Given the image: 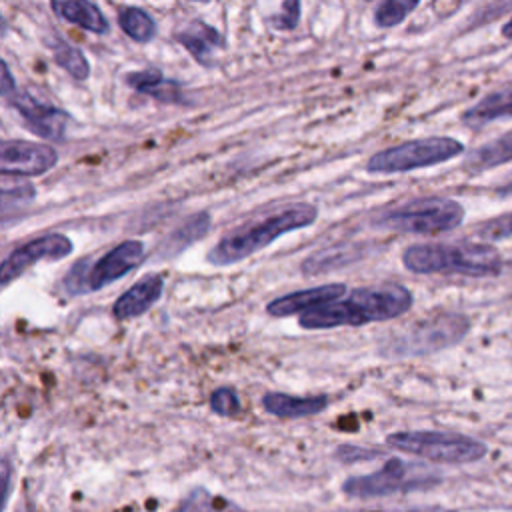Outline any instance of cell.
Wrapping results in <instances>:
<instances>
[{"instance_id":"d4e9b609","label":"cell","mask_w":512,"mask_h":512,"mask_svg":"<svg viewBox=\"0 0 512 512\" xmlns=\"http://www.w3.org/2000/svg\"><path fill=\"white\" fill-rule=\"evenodd\" d=\"M172 512H246V510H242L238 504H234L224 496L212 494L204 488H196Z\"/></svg>"},{"instance_id":"9c48e42d","label":"cell","mask_w":512,"mask_h":512,"mask_svg":"<svg viewBox=\"0 0 512 512\" xmlns=\"http://www.w3.org/2000/svg\"><path fill=\"white\" fill-rule=\"evenodd\" d=\"M74 250L72 240L66 234L60 232H48L42 236H36L20 246H16L0 266V284L2 288H8L16 278H20L30 266L50 260H62L70 256Z\"/></svg>"},{"instance_id":"e575fe53","label":"cell","mask_w":512,"mask_h":512,"mask_svg":"<svg viewBox=\"0 0 512 512\" xmlns=\"http://www.w3.org/2000/svg\"><path fill=\"white\" fill-rule=\"evenodd\" d=\"M496 194L498 196H512V174L508 180H504L498 188H496Z\"/></svg>"},{"instance_id":"2e32d148","label":"cell","mask_w":512,"mask_h":512,"mask_svg":"<svg viewBox=\"0 0 512 512\" xmlns=\"http://www.w3.org/2000/svg\"><path fill=\"white\" fill-rule=\"evenodd\" d=\"M124 84L132 88L134 92L146 94L154 100L166 102V104H182L184 94L180 88V82L174 78H166L162 70L158 68H144V70H132L124 74Z\"/></svg>"},{"instance_id":"e0dca14e","label":"cell","mask_w":512,"mask_h":512,"mask_svg":"<svg viewBox=\"0 0 512 512\" xmlns=\"http://www.w3.org/2000/svg\"><path fill=\"white\" fill-rule=\"evenodd\" d=\"M330 398L326 394L318 396H294L286 392H266L262 396V408L278 418H306L320 414L328 408Z\"/></svg>"},{"instance_id":"4316f807","label":"cell","mask_w":512,"mask_h":512,"mask_svg":"<svg viewBox=\"0 0 512 512\" xmlns=\"http://www.w3.org/2000/svg\"><path fill=\"white\" fill-rule=\"evenodd\" d=\"M36 196V188L30 182H14L8 186L6 182L2 184V218L6 220L10 210L24 208L28 206Z\"/></svg>"},{"instance_id":"8fae6325","label":"cell","mask_w":512,"mask_h":512,"mask_svg":"<svg viewBox=\"0 0 512 512\" xmlns=\"http://www.w3.org/2000/svg\"><path fill=\"white\" fill-rule=\"evenodd\" d=\"M58 164V152L50 144L28 140H4L0 146V172L4 178H34Z\"/></svg>"},{"instance_id":"9a60e30c","label":"cell","mask_w":512,"mask_h":512,"mask_svg":"<svg viewBox=\"0 0 512 512\" xmlns=\"http://www.w3.org/2000/svg\"><path fill=\"white\" fill-rule=\"evenodd\" d=\"M512 118V82H506L488 94H484L476 104L466 108L460 116L462 124L470 128H480L494 120Z\"/></svg>"},{"instance_id":"ac0fdd59","label":"cell","mask_w":512,"mask_h":512,"mask_svg":"<svg viewBox=\"0 0 512 512\" xmlns=\"http://www.w3.org/2000/svg\"><path fill=\"white\" fill-rule=\"evenodd\" d=\"M210 224H212V216L210 212L206 210H200V212H194L190 214L188 218H184L162 242V246H158L156 254L158 258H174L178 256L180 252H184L190 244L202 240L208 230H210Z\"/></svg>"},{"instance_id":"ffe728a7","label":"cell","mask_w":512,"mask_h":512,"mask_svg":"<svg viewBox=\"0 0 512 512\" xmlns=\"http://www.w3.org/2000/svg\"><path fill=\"white\" fill-rule=\"evenodd\" d=\"M52 12L74 26H80L94 34H106L110 30V24L100 10L98 4L86 2V0H52L50 2Z\"/></svg>"},{"instance_id":"44dd1931","label":"cell","mask_w":512,"mask_h":512,"mask_svg":"<svg viewBox=\"0 0 512 512\" xmlns=\"http://www.w3.org/2000/svg\"><path fill=\"white\" fill-rule=\"evenodd\" d=\"M510 160H512V132H506V134H500L498 138L474 148L468 154L464 168L470 174H480V172L492 170L496 166H502Z\"/></svg>"},{"instance_id":"52a82bcc","label":"cell","mask_w":512,"mask_h":512,"mask_svg":"<svg viewBox=\"0 0 512 512\" xmlns=\"http://www.w3.org/2000/svg\"><path fill=\"white\" fill-rule=\"evenodd\" d=\"M386 444L406 452L414 454L432 462L442 464H466L476 462L484 458L486 444L454 432H436V430H404V432H392L386 436Z\"/></svg>"},{"instance_id":"6da1fadb","label":"cell","mask_w":512,"mask_h":512,"mask_svg":"<svg viewBox=\"0 0 512 512\" xmlns=\"http://www.w3.org/2000/svg\"><path fill=\"white\" fill-rule=\"evenodd\" d=\"M414 296L402 284L360 286L348 296L306 312L298 318L304 330H330L342 326H364L404 316L412 308Z\"/></svg>"},{"instance_id":"3957f363","label":"cell","mask_w":512,"mask_h":512,"mask_svg":"<svg viewBox=\"0 0 512 512\" xmlns=\"http://www.w3.org/2000/svg\"><path fill=\"white\" fill-rule=\"evenodd\" d=\"M402 264L414 274H460V276H498L502 258L490 244H412L402 252Z\"/></svg>"},{"instance_id":"f546056e","label":"cell","mask_w":512,"mask_h":512,"mask_svg":"<svg viewBox=\"0 0 512 512\" xmlns=\"http://www.w3.org/2000/svg\"><path fill=\"white\" fill-rule=\"evenodd\" d=\"M476 236H480V238H484V240H502V238H510V236H512V212L482 222V224L476 228Z\"/></svg>"},{"instance_id":"484cf974","label":"cell","mask_w":512,"mask_h":512,"mask_svg":"<svg viewBox=\"0 0 512 512\" xmlns=\"http://www.w3.org/2000/svg\"><path fill=\"white\" fill-rule=\"evenodd\" d=\"M416 8L418 0H384L374 8L372 18L378 28H394L402 24Z\"/></svg>"},{"instance_id":"cb8c5ba5","label":"cell","mask_w":512,"mask_h":512,"mask_svg":"<svg viewBox=\"0 0 512 512\" xmlns=\"http://www.w3.org/2000/svg\"><path fill=\"white\" fill-rule=\"evenodd\" d=\"M48 48L52 50V58L54 62L66 70L74 80H86L90 76V64L88 58L84 56V52L76 46H72L70 42H66L64 38L52 36L48 40Z\"/></svg>"},{"instance_id":"ba28073f","label":"cell","mask_w":512,"mask_h":512,"mask_svg":"<svg viewBox=\"0 0 512 512\" xmlns=\"http://www.w3.org/2000/svg\"><path fill=\"white\" fill-rule=\"evenodd\" d=\"M434 482L428 470L408 464L400 458H390L382 468L364 476H350L342 484V492L350 498H376L400 490H412Z\"/></svg>"},{"instance_id":"d6a6232c","label":"cell","mask_w":512,"mask_h":512,"mask_svg":"<svg viewBox=\"0 0 512 512\" xmlns=\"http://www.w3.org/2000/svg\"><path fill=\"white\" fill-rule=\"evenodd\" d=\"M2 80H0V92H2V98L10 96L18 86H16V80L12 78V72H10V66L2 60Z\"/></svg>"},{"instance_id":"5bb4252c","label":"cell","mask_w":512,"mask_h":512,"mask_svg":"<svg viewBox=\"0 0 512 512\" xmlns=\"http://www.w3.org/2000/svg\"><path fill=\"white\" fill-rule=\"evenodd\" d=\"M162 290H164V276L160 272L142 276L116 298L112 306V316L124 322V320H134L146 314L160 300Z\"/></svg>"},{"instance_id":"7a4b0ae2","label":"cell","mask_w":512,"mask_h":512,"mask_svg":"<svg viewBox=\"0 0 512 512\" xmlns=\"http://www.w3.org/2000/svg\"><path fill=\"white\" fill-rule=\"evenodd\" d=\"M316 218H318V208L314 204H306V202L290 204L252 226L238 228V230L222 236L208 250L206 262L212 266H218V268L236 264V262L246 260L252 254L264 250L280 236L312 226L316 222Z\"/></svg>"},{"instance_id":"603a6c76","label":"cell","mask_w":512,"mask_h":512,"mask_svg":"<svg viewBox=\"0 0 512 512\" xmlns=\"http://www.w3.org/2000/svg\"><path fill=\"white\" fill-rule=\"evenodd\" d=\"M118 26L120 30L138 44H148L156 38L158 24L150 12L140 6H122L118 10Z\"/></svg>"},{"instance_id":"4dcf8cb0","label":"cell","mask_w":512,"mask_h":512,"mask_svg":"<svg viewBox=\"0 0 512 512\" xmlns=\"http://www.w3.org/2000/svg\"><path fill=\"white\" fill-rule=\"evenodd\" d=\"M300 10H302V4L298 0H292V2H284L280 12L278 14H272L270 18V24L274 30H282V32H290L298 26L300 22Z\"/></svg>"},{"instance_id":"30bf717a","label":"cell","mask_w":512,"mask_h":512,"mask_svg":"<svg viewBox=\"0 0 512 512\" xmlns=\"http://www.w3.org/2000/svg\"><path fill=\"white\" fill-rule=\"evenodd\" d=\"M4 100L18 112L26 130H30L32 134H36L38 138H44L48 142L64 140L66 122L70 120V114L66 110L56 108L46 102H40L28 90H20V88H16Z\"/></svg>"},{"instance_id":"8992f818","label":"cell","mask_w":512,"mask_h":512,"mask_svg":"<svg viewBox=\"0 0 512 512\" xmlns=\"http://www.w3.org/2000/svg\"><path fill=\"white\" fill-rule=\"evenodd\" d=\"M464 152V144L452 136H426L408 140L372 154L366 162L370 174H402L448 162Z\"/></svg>"},{"instance_id":"5b68a950","label":"cell","mask_w":512,"mask_h":512,"mask_svg":"<svg viewBox=\"0 0 512 512\" xmlns=\"http://www.w3.org/2000/svg\"><path fill=\"white\" fill-rule=\"evenodd\" d=\"M470 328V322L464 314L458 312H440L430 318H422L420 322L398 330L382 340L380 354L406 358V356H422L440 352L458 344Z\"/></svg>"},{"instance_id":"4fadbf2b","label":"cell","mask_w":512,"mask_h":512,"mask_svg":"<svg viewBox=\"0 0 512 512\" xmlns=\"http://www.w3.org/2000/svg\"><path fill=\"white\" fill-rule=\"evenodd\" d=\"M344 296H346V284L328 282V284H320L314 288L288 292V294H282V296L270 300L266 304V314H270L274 318H284V316H294V314L302 316L316 308L328 306Z\"/></svg>"},{"instance_id":"d6986e66","label":"cell","mask_w":512,"mask_h":512,"mask_svg":"<svg viewBox=\"0 0 512 512\" xmlns=\"http://www.w3.org/2000/svg\"><path fill=\"white\" fill-rule=\"evenodd\" d=\"M174 40L186 48V52L202 66L212 62V52L224 46V36L202 20H194L188 28L174 32Z\"/></svg>"},{"instance_id":"f1b7e54d","label":"cell","mask_w":512,"mask_h":512,"mask_svg":"<svg viewBox=\"0 0 512 512\" xmlns=\"http://www.w3.org/2000/svg\"><path fill=\"white\" fill-rule=\"evenodd\" d=\"M210 410L218 416H226V418H234L240 414L242 406H240V398L238 394L228 388V386H220L210 394Z\"/></svg>"},{"instance_id":"1f68e13d","label":"cell","mask_w":512,"mask_h":512,"mask_svg":"<svg viewBox=\"0 0 512 512\" xmlns=\"http://www.w3.org/2000/svg\"><path fill=\"white\" fill-rule=\"evenodd\" d=\"M380 452L378 450H368V448H360V446H350L344 444L336 450V458L342 462H358V460H370V458H378Z\"/></svg>"},{"instance_id":"277c9868","label":"cell","mask_w":512,"mask_h":512,"mask_svg":"<svg viewBox=\"0 0 512 512\" xmlns=\"http://www.w3.org/2000/svg\"><path fill=\"white\" fill-rule=\"evenodd\" d=\"M462 220L464 208L460 202L444 196H424L380 210L372 224L402 234L436 236L458 228Z\"/></svg>"},{"instance_id":"d590c367","label":"cell","mask_w":512,"mask_h":512,"mask_svg":"<svg viewBox=\"0 0 512 512\" xmlns=\"http://www.w3.org/2000/svg\"><path fill=\"white\" fill-rule=\"evenodd\" d=\"M500 32H502V36H504V38L512 40V18L502 26V30H500Z\"/></svg>"},{"instance_id":"836d02e7","label":"cell","mask_w":512,"mask_h":512,"mask_svg":"<svg viewBox=\"0 0 512 512\" xmlns=\"http://www.w3.org/2000/svg\"><path fill=\"white\" fill-rule=\"evenodd\" d=\"M2 474H4V500H8V494H10V462L6 458L2 462Z\"/></svg>"},{"instance_id":"7c38bea8","label":"cell","mask_w":512,"mask_h":512,"mask_svg":"<svg viewBox=\"0 0 512 512\" xmlns=\"http://www.w3.org/2000/svg\"><path fill=\"white\" fill-rule=\"evenodd\" d=\"M144 260V244L140 240H122L98 260H92L88 270V292H98L112 282L124 278L130 270L138 268Z\"/></svg>"},{"instance_id":"83f0119b","label":"cell","mask_w":512,"mask_h":512,"mask_svg":"<svg viewBox=\"0 0 512 512\" xmlns=\"http://www.w3.org/2000/svg\"><path fill=\"white\" fill-rule=\"evenodd\" d=\"M92 266V258H82L72 264L68 274L62 280V288L68 296L88 294V270Z\"/></svg>"},{"instance_id":"7402d4cb","label":"cell","mask_w":512,"mask_h":512,"mask_svg":"<svg viewBox=\"0 0 512 512\" xmlns=\"http://www.w3.org/2000/svg\"><path fill=\"white\" fill-rule=\"evenodd\" d=\"M362 258V248L356 244H340V246H330L326 250L310 254L306 260H302L300 270L302 274L314 276V274H324L334 268H342L354 260Z\"/></svg>"}]
</instances>
